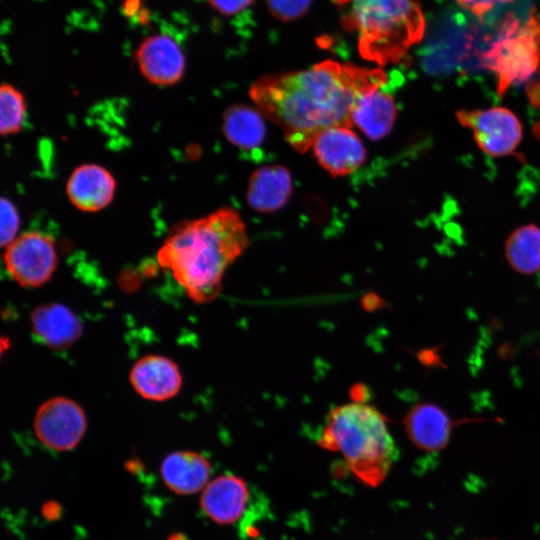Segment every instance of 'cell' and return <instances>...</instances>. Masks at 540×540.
I'll return each mask as SVG.
<instances>
[{
	"label": "cell",
	"mask_w": 540,
	"mask_h": 540,
	"mask_svg": "<svg viewBox=\"0 0 540 540\" xmlns=\"http://www.w3.org/2000/svg\"><path fill=\"white\" fill-rule=\"evenodd\" d=\"M344 26L357 34L362 58L379 66L399 62L424 34L415 0H344Z\"/></svg>",
	"instance_id": "obj_4"
},
{
	"label": "cell",
	"mask_w": 540,
	"mask_h": 540,
	"mask_svg": "<svg viewBox=\"0 0 540 540\" xmlns=\"http://www.w3.org/2000/svg\"><path fill=\"white\" fill-rule=\"evenodd\" d=\"M258 109L245 104H234L223 114L222 129L226 139L234 146L249 150L264 141L266 125Z\"/></svg>",
	"instance_id": "obj_19"
},
{
	"label": "cell",
	"mask_w": 540,
	"mask_h": 540,
	"mask_svg": "<svg viewBox=\"0 0 540 540\" xmlns=\"http://www.w3.org/2000/svg\"><path fill=\"white\" fill-rule=\"evenodd\" d=\"M517 0H455L456 5L467 17L479 25L497 28L516 17L512 6ZM496 30V31H497Z\"/></svg>",
	"instance_id": "obj_21"
},
{
	"label": "cell",
	"mask_w": 540,
	"mask_h": 540,
	"mask_svg": "<svg viewBox=\"0 0 540 540\" xmlns=\"http://www.w3.org/2000/svg\"><path fill=\"white\" fill-rule=\"evenodd\" d=\"M3 261L15 282L23 287L36 288L51 279L57 268L58 256L50 235L28 231L6 246Z\"/></svg>",
	"instance_id": "obj_6"
},
{
	"label": "cell",
	"mask_w": 540,
	"mask_h": 540,
	"mask_svg": "<svg viewBox=\"0 0 540 540\" xmlns=\"http://www.w3.org/2000/svg\"><path fill=\"white\" fill-rule=\"evenodd\" d=\"M488 48L481 54L483 66L497 76V92L502 96L514 83L528 80L540 63V34L533 24L522 19L504 24Z\"/></svg>",
	"instance_id": "obj_5"
},
{
	"label": "cell",
	"mask_w": 540,
	"mask_h": 540,
	"mask_svg": "<svg viewBox=\"0 0 540 540\" xmlns=\"http://www.w3.org/2000/svg\"><path fill=\"white\" fill-rule=\"evenodd\" d=\"M249 489L239 476L223 474L210 481L203 489L200 507L213 522L220 525L233 524L247 508Z\"/></svg>",
	"instance_id": "obj_11"
},
{
	"label": "cell",
	"mask_w": 540,
	"mask_h": 540,
	"mask_svg": "<svg viewBox=\"0 0 540 540\" xmlns=\"http://www.w3.org/2000/svg\"><path fill=\"white\" fill-rule=\"evenodd\" d=\"M211 473L209 461L193 451L169 453L160 466L165 486L179 495H191L203 490Z\"/></svg>",
	"instance_id": "obj_16"
},
{
	"label": "cell",
	"mask_w": 540,
	"mask_h": 540,
	"mask_svg": "<svg viewBox=\"0 0 540 540\" xmlns=\"http://www.w3.org/2000/svg\"><path fill=\"white\" fill-rule=\"evenodd\" d=\"M26 101L20 90L9 83L0 88V133L9 136L18 133L26 118Z\"/></svg>",
	"instance_id": "obj_22"
},
{
	"label": "cell",
	"mask_w": 540,
	"mask_h": 540,
	"mask_svg": "<svg viewBox=\"0 0 540 540\" xmlns=\"http://www.w3.org/2000/svg\"><path fill=\"white\" fill-rule=\"evenodd\" d=\"M478 540H494V539H478Z\"/></svg>",
	"instance_id": "obj_27"
},
{
	"label": "cell",
	"mask_w": 540,
	"mask_h": 540,
	"mask_svg": "<svg viewBox=\"0 0 540 540\" xmlns=\"http://www.w3.org/2000/svg\"><path fill=\"white\" fill-rule=\"evenodd\" d=\"M135 58L143 77L158 86L178 83L186 68L181 46L173 37L163 33L143 39L136 49Z\"/></svg>",
	"instance_id": "obj_9"
},
{
	"label": "cell",
	"mask_w": 540,
	"mask_h": 540,
	"mask_svg": "<svg viewBox=\"0 0 540 540\" xmlns=\"http://www.w3.org/2000/svg\"><path fill=\"white\" fill-rule=\"evenodd\" d=\"M271 14L281 21H292L302 17L312 0H265Z\"/></svg>",
	"instance_id": "obj_24"
},
{
	"label": "cell",
	"mask_w": 540,
	"mask_h": 540,
	"mask_svg": "<svg viewBox=\"0 0 540 540\" xmlns=\"http://www.w3.org/2000/svg\"><path fill=\"white\" fill-rule=\"evenodd\" d=\"M311 149L320 166L333 177L356 171L366 160L367 152L352 127H332L319 133Z\"/></svg>",
	"instance_id": "obj_10"
},
{
	"label": "cell",
	"mask_w": 540,
	"mask_h": 540,
	"mask_svg": "<svg viewBox=\"0 0 540 540\" xmlns=\"http://www.w3.org/2000/svg\"><path fill=\"white\" fill-rule=\"evenodd\" d=\"M404 426L409 439L418 448L436 452L447 445L452 422L439 406L420 403L409 410L404 418Z\"/></svg>",
	"instance_id": "obj_17"
},
{
	"label": "cell",
	"mask_w": 540,
	"mask_h": 540,
	"mask_svg": "<svg viewBox=\"0 0 540 540\" xmlns=\"http://www.w3.org/2000/svg\"><path fill=\"white\" fill-rule=\"evenodd\" d=\"M318 444L340 453L352 474L371 487L384 481L398 454L385 416L361 400L330 411Z\"/></svg>",
	"instance_id": "obj_3"
},
{
	"label": "cell",
	"mask_w": 540,
	"mask_h": 540,
	"mask_svg": "<svg viewBox=\"0 0 540 540\" xmlns=\"http://www.w3.org/2000/svg\"><path fill=\"white\" fill-rule=\"evenodd\" d=\"M456 117L461 125L473 132L480 149L491 156L511 154L521 140V124L507 108L460 110Z\"/></svg>",
	"instance_id": "obj_8"
},
{
	"label": "cell",
	"mask_w": 540,
	"mask_h": 540,
	"mask_svg": "<svg viewBox=\"0 0 540 540\" xmlns=\"http://www.w3.org/2000/svg\"><path fill=\"white\" fill-rule=\"evenodd\" d=\"M0 218V243L2 247H6L18 236L20 217L14 203L4 196L0 201Z\"/></svg>",
	"instance_id": "obj_23"
},
{
	"label": "cell",
	"mask_w": 540,
	"mask_h": 540,
	"mask_svg": "<svg viewBox=\"0 0 540 540\" xmlns=\"http://www.w3.org/2000/svg\"><path fill=\"white\" fill-rule=\"evenodd\" d=\"M248 243L246 224L239 213L222 207L173 228L158 250L157 261L193 302L203 304L220 294L226 270Z\"/></svg>",
	"instance_id": "obj_2"
},
{
	"label": "cell",
	"mask_w": 540,
	"mask_h": 540,
	"mask_svg": "<svg viewBox=\"0 0 540 540\" xmlns=\"http://www.w3.org/2000/svg\"><path fill=\"white\" fill-rule=\"evenodd\" d=\"M292 190L289 170L282 165H268L258 168L250 175L246 198L253 210L271 213L288 203Z\"/></svg>",
	"instance_id": "obj_15"
},
{
	"label": "cell",
	"mask_w": 540,
	"mask_h": 540,
	"mask_svg": "<svg viewBox=\"0 0 540 540\" xmlns=\"http://www.w3.org/2000/svg\"><path fill=\"white\" fill-rule=\"evenodd\" d=\"M534 135L538 140H540V119L536 122V124L533 127Z\"/></svg>",
	"instance_id": "obj_26"
},
{
	"label": "cell",
	"mask_w": 540,
	"mask_h": 540,
	"mask_svg": "<svg viewBox=\"0 0 540 540\" xmlns=\"http://www.w3.org/2000/svg\"><path fill=\"white\" fill-rule=\"evenodd\" d=\"M134 390L151 401H165L174 397L182 386V375L175 362L160 355L140 358L129 374Z\"/></svg>",
	"instance_id": "obj_13"
},
{
	"label": "cell",
	"mask_w": 540,
	"mask_h": 540,
	"mask_svg": "<svg viewBox=\"0 0 540 540\" xmlns=\"http://www.w3.org/2000/svg\"><path fill=\"white\" fill-rule=\"evenodd\" d=\"M387 75L380 68L324 60L304 70L265 75L249 95L268 120L298 152L312 147L316 136L332 127H352L357 100L382 88Z\"/></svg>",
	"instance_id": "obj_1"
},
{
	"label": "cell",
	"mask_w": 540,
	"mask_h": 540,
	"mask_svg": "<svg viewBox=\"0 0 540 540\" xmlns=\"http://www.w3.org/2000/svg\"><path fill=\"white\" fill-rule=\"evenodd\" d=\"M209 5L218 13L225 16L238 14L250 5L254 0H207Z\"/></svg>",
	"instance_id": "obj_25"
},
{
	"label": "cell",
	"mask_w": 540,
	"mask_h": 540,
	"mask_svg": "<svg viewBox=\"0 0 540 540\" xmlns=\"http://www.w3.org/2000/svg\"><path fill=\"white\" fill-rule=\"evenodd\" d=\"M34 336L49 348L61 350L72 346L81 336L79 317L60 303L36 307L30 316Z\"/></svg>",
	"instance_id": "obj_14"
},
{
	"label": "cell",
	"mask_w": 540,
	"mask_h": 540,
	"mask_svg": "<svg viewBox=\"0 0 540 540\" xmlns=\"http://www.w3.org/2000/svg\"><path fill=\"white\" fill-rule=\"evenodd\" d=\"M396 115L393 97L379 88L365 93L357 100L351 121L369 139L380 140L391 131Z\"/></svg>",
	"instance_id": "obj_18"
},
{
	"label": "cell",
	"mask_w": 540,
	"mask_h": 540,
	"mask_svg": "<svg viewBox=\"0 0 540 540\" xmlns=\"http://www.w3.org/2000/svg\"><path fill=\"white\" fill-rule=\"evenodd\" d=\"M115 190L116 181L111 172L93 163L76 167L66 184L70 202L84 212L106 208L113 200Z\"/></svg>",
	"instance_id": "obj_12"
},
{
	"label": "cell",
	"mask_w": 540,
	"mask_h": 540,
	"mask_svg": "<svg viewBox=\"0 0 540 540\" xmlns=\"http://www.w3.org/2000/svg\"><path fill=\"white\" fill-rule=\"evenodd\" d=\"M505 257L521 274L540 271V228L526 225L516 229L506 240Z\"/></svg>",
	"instance_id": "obj_20"
},
{
	"label": "cell",
	"mask_w": 540,
	"mask_h": 540,
	"mask_svg": "<svg viewBox=\"0 0 540 540\" xmlns=\"http://www.w3.org/2000/svg\"><path fill=\"white\" fill-rule=\"evenodd\" d=\"M33 427L42 445L64 452L80 443L87 429V419L82 407L74 400L53 397L38 408Z\"/></svg>",
	"instance_id": "obj_7"
}]
</instances>
